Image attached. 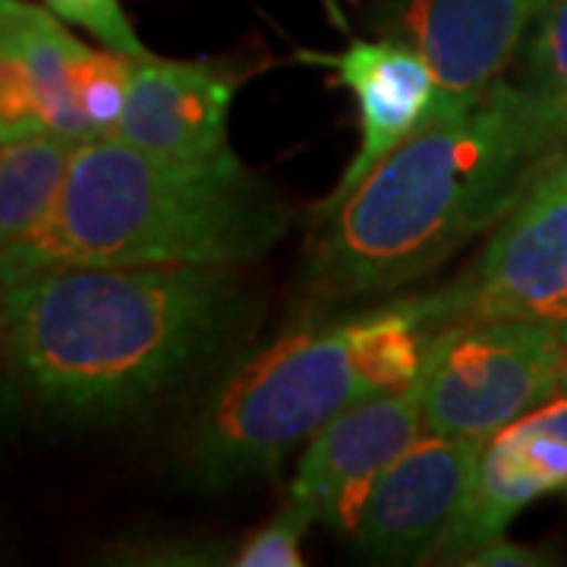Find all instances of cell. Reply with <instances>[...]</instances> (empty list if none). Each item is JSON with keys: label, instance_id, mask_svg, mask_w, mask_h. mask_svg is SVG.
<instances>
[{"label": "cell", "instance_id": "1", "mask_svg": "<svg viewBox=\"0 0 567 567\" xmlns=\"http://www.w3.org/2000/svg\"><path fill=\"white\" fill-rule=\"evenodd\" d=\"M565 142L567 111L505 76L476 102L435 111L319 218L312 293L360 300L425 278L502 221Z\"/></svg>", "mask_w": 567, "mask_h": 567}, {"label": "cell", "instance_id": "2", "mask_svg": "<svg viewBox=\"0 0 567 567\" xmlns=\"http://www.w3.org/2000/svg\"><path fill=\"white\" fill-rule=\"evenodd\" d=\"M246 309L234 265L61 268L3 287V353L41 413L117 420L215 360Z\"/></svg>", "mask_w": 567, "mask_h": 567}, {"label": "cell", "instance_id": "3", "mask_svg": "<svg viewBox=\"0 0 567 567\" xmlns=\"http://www.w3.org/2000/svg\"><path fill=\"white\" fill-rule=\"evenodd\" d=\"M293 208L240 158L186 164L117 136L82 142L39 237L3 249V287L61 268L234 265L262 259Z\"/></svg>", "mask_w": 567, "mask_h": 567}, {"label": "cell", "instance_id": "4", "mask_svg": "<svg viewBox=\"0 0 567 567\" xmlns=\"http://www.w3.org/2000/svg\"><path fill=\"white\" fill-rule=\"evenodd\" d=\"M432 338L416 300L281 334L208 398L186 445V480L218 492L275 473L341 410L416 382Z\"/></svg>", "mask_w": 567, "mask_h": 567}, {"label": "cell", "instance_id": "5", "mask_svg": "<svg viewBox=\"0 0 567 567\" xmlns=\"http://www.w3.org/2000/svg\"><path fill=\"white\" fill-rule=\"evenodd\" d=\"M565 324L486 319L435 331L423 365V425L435 435L492 439L561 394Z\"/></svg>", "mask_w": 567, "mask_h": 567}, {"label": "cell", "instance_id": "6", "mask_svg": "<svg viewBox=\"0 0 567 567\" xmlns=\"http://www.w3.org/2000/svg\"><path fill=\"white\" fill-rule=\"evenodd\" d=\"M416 303L435 331L486 319H529L567 328L565 152L495 224L476 262L445 290Z\"/></svg>", "mask_w": 567, "mask_h": 567}, {"label": "cell", "instance_id": "7", "mask_svg": "<svg viewBox=\"0 0 567 567\" xmlns=\"http://www.w3.org/2000/svg\"><path fill=\"white\" fill-rule=\"evenodd\" d=\"M423 404L420 372L406 388L341 410L306 442L287 502L303 507L312 524L353 536L379 476L425 432Z\"/></svg>", "mask_w": 567, "mask_h": 567}, {"label": "cell", "instance_id": "8", "mask_svg": "<svg viewBox=\"0 0 567 567\" xmlns=\"http://www.w3.org/2000/svg\"><path fill=\"white\" fill-rule=\"evenodd\" d=\"M486 439L423 432L388 466L353 529V548L369 561H432L454 524Z\"/></svg>", "mask_w": 567, "mask_h": 567}, {"label": "cell", "instance_id": "9", "mask_svg": "<svg viewBox=\"0 0 567 567\" xmlns=\"http://www.w3.org/2000/svg\"><path fill=\"white\" fill-rule=\"evenodd\" d=\"M561 488H567V394L486 439L461 511L432 561L464 565L476 548L505 536L507 524L533 498Z\"/></svg>", "mask_w": 567, "mask_h": 567}, {"label": "cell", "instance_id": "10", "mask_svg": "<svg viewBox=\"0 0 567 567\" xmlns=\"http://www.w3.org/2000/svg\"><path fill=\"white\" fill-rule=\"evenodd\" d=\"M551 0H401L394 35L423 54L435 82V111L476 102L502 80ZM432 111V114H435Z\"/></svg>", "mask_w": 567, "mask_h": 567}, {"label": "cell", "instance_id": "11", "mask_svg": "<svg viewBox=\"0 0 567 567\" xmlns=\"http://www.w3.org/2000/svg\"><path fill=\"white\" fill-rule=\"evenodd\" d=\"M89 51L48 7L0 0V136L95 140L80 107V70Z\"/></svg>", "mask_w": 567, "mask_h": 567}, {"label": "cell", "instance_id": "12", "mask_svg": "<svg viewBox=\"0 0 567 567\" xmlns=\"http://www.w3.org/2000/svg\"><path fill=\"white\" fill-rule=\"evenodd\" d=\"M306 61L334 70L338 82L353 95L360 117L357 155L319 205V218H324L375 171V164L432 117L439 82L429 61L401 35L379 41L353 39L338 54H306Z\"/></svg>", "mask_w": 567, "mask_h": 567}, {"label": "cell", "instance_id": "13", "mask_svg": "<svg viewBox=\"0 0 567 567\" xmlns=\"http://www.w3.org/2000/svg\"><path fill=\"white\" fill-rule=\"evenodd\" d=\"M234 92L237 73L212 63L162 61L155 54L133 58L114 136L174 162H234L237 155L227 142Z\"/></svg>", "mask_w": 567, "mask_h": 567}, {"label": "cell", "instance_id": "14", "mask_svg": "<svg viewBox=\"0 0 567 567\" xmlns=\"http://www.w3.org/2000/svg\"><path fill=\"white\" fill-rule=\"evenodd\" d=\"M82 142L61 133H25L3 140L0 152V252L39 237L61 203Z\"/></svg>", "mask_w": 567, "mask_h": 567}, {"label": "cell", "instance_id": "15", "mask_svg": "<svg viewBox=\"0 0 567 567\" xmlns=\"http://www.w3.org/2000/svg\"><path fill=\"white\" fill-rule=\"evenodd\" d=\"M524 82L567 111V0H551L524 41Z\"/></svg>", "mask_w": 567, "mask_h": 567}, {"label": "cell", "instance_id": "16", "mask_svg": "<svg viewBox=\"0 0 567 567\" xmlns=\"http://www.w3.org/2000/svg\"><path fill=\"white\" fill-rule=\"evenodd\" d=\"M312 527L309 514L293 502L287 505L252 536H246V543L237 548L230 565L240 567H300L303 565V536Z\"/></svg>", "mask_w": 567, "mask_h": 567}, {"label": "cell", "instance_id": "17", "mask_svg": "<svg viewBox=\"0 0 567 567\" xmlns=\"http://www.w3.org/2000/svg\"><path fill=\"white\" fill-rule=\"evenodd\" d=\"M44 7L51 13H58L63 22L92 32L104 48H111L117 54H126V58H148L152 54L136 35L121 0H44Z\"/></svg>", "mask_w": 567, "mask_h": 567}, {"label": "cell", "instance_id": "18", "mask_svg": "<svg viewBox=\"0 0 567 567\" xmlns=\"http://www.w3.org/2000/svg\"><path fill=\"white\" fill-rule=\"evenodd\" d=\"M546 548L536 546H520V543H511L507 536H498L492 539L483 548H476L464 565L470 567H539L548 565Z\"/></svg>", "mask_w": 567, "mask_h": 567}, {"label": "cell", "instance_id": "19", "mask_svg": "<svg viewBox=\"0 0 567 567\" xmlns=\"http://www.w3.org/2000/svg\"><path fill=\"white\" fill-rule=\"evenodd\" d=\"M561 394H567V357H565V369H561Z\"/></svg>", "mask_w": 567, "mask_h": 567}]
</instances>
